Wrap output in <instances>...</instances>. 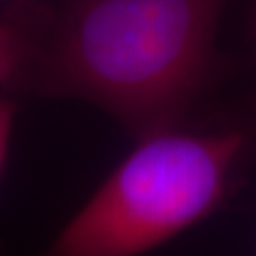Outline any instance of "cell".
Listing matches in <instances>:
<instances>
[{
    "label": "cell",
    "instance_id": "1",
    "mask_svg": "<svg viewBox=\"0 0 256 256\" xmlns=\"http://www.w3.org/2000/svg\"><path fill=\"white\" fill-rule=\"evenodd\" d=\"M232 0H63L21 8L23 88L93 104L131 137L178 128L209 80Z\"/></svg>",
    "mask_w": 256,
    "mask_h": 256
},
{
    "label": "cell",
    "instance_id": "2",
    "mask_svg": "<svg viewBox=\"0 0 256 256\" xmlns=\"http://www.w3.org/2000/svg\"><path fill=\"white\" fill-rule=\"evenodd\" d=\"M247 142L239 129L190 133L173 128L138 138L48 252L137 256L154 250L216 210Z\"/></svg>",
    "mask_w": 256,
    "mask_h": 256
},
{
    "label": "cell",
    "instance_id": "3",
    "mask_svg": "<svg viewBox=\"0 0 256 256\" xmlns=\"http://www.w3.org/2000/svg\"><path fill=\"white\" fill-rule=\"evenodd\" d=\"M30 61V34L21 8L0 14V88L25 86Z\"/></svg>",
    "mask_w": 256,
    "mask_h": 256
},
{
    "label": "cell",
    "instance_id": "4",
    "mask_svg": "<svg viewBox=\"0 0 256 256\" xmlns=\"http://www.w3.org/2000/svg\"><path fill=\"white\" fill-rule=\"evenodd\" d=\"M16 116H18L16 101H12L8 97H0V176H2L10 154V144H12L14 128H16Z\"/></svg>",
    "mask_w": 256,
    "mask_h": 256
},
{
    "label": "cell",
    "instance_id": "5",
    "mask_svg": "<svg viewBox=\"0 0 256 256\" xmlns=\"http://www.w3.org/2000/svg\"><path fill=\"white\" fill-rule=\"evenodd\" d=\"M254 2V21H256V0H252Z\"/></svg>",
    "mask_w": 256,
    "mask_h": 256
},
{
    "label": "cell",
    "instance_id": "6",
    "mask_svg": "<svg viewBox=\"0 0 256 256\" xmlns=\"http://www.w3.org/2000/svg\"><path fill=\"white\" fill-rule=\"evenodd\" d=\"M254 252H256V245H254Z\"/></svg>",
    "mask_w": 256,
    "mask_h": 256
}]
</instances>
